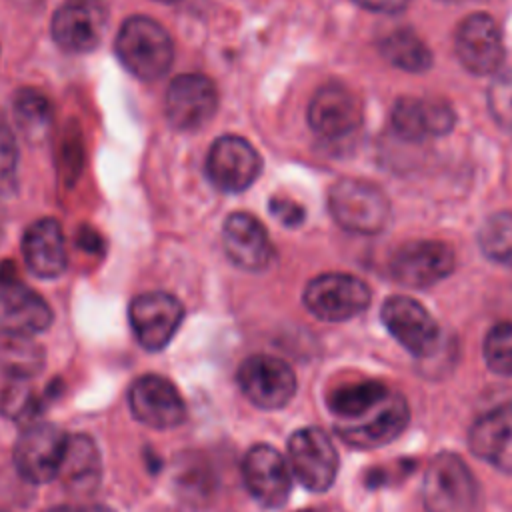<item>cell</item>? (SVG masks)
I'll use <instances>...</instances> for the list:
<instances>
[{
    "mask_svg": "<svg viewBox=\"0 0 512 512\" xmlns=\"http://www.w3.org/2000/svg\"><path fill=\"white\" fill-rule=\"evenodd\" d=\"M128 320L138 344L150 352H158L178 332L184 320V306L168 292H144L132 298Z\"/></svg>",
    "mask_w": 512,
    "mask_h": 512,
    "instance_id": "9",
    "label": "cell"
},
{
    "mask_svg": "<svg viewBox=\"0 0 512 512\" xmlns=\"http://www.w3.org/2000/svg\"><path fill=\"white\" fill-rule=\"evenodd\" d=\"M108 28L106 0H64L52 16L50 32L70 54L92 52Z\"/></svg>",
    "mask_w": 512,
    "mask_h": 512,
    "instance_id": "8",
    "label": "cell"
},
{
    "mask_svg": "<svg viewBox=\"0 0 512 512\" xmlns=\"http://www.w3.org/2000/svg\"><path fill=\"white\" fill-rule=\"evenodd\" d=\"M22 256L28 270L38 278H58L68 266V248L62 226L54 218L32 222L22 236Z\"/></svg>",
    "mask_w": 512,
    "mask_h": 512,
    "instance_id": "20",
    "label": "cell"
},
{
    "mask_svg": "<svg viewBox=\"0 0 512 512\" xmlns=\"http://www.w3.org/2000/svg\"><path fill=\"white\" fill-rule=\"evenodd\" d=\"M392 128L406 140L446 134L454 126V112L446 102L402 96L392 108Z\"/></svg>",
    "mask_w": 512,
    "mask_h": 512,
    "instance_id": "22",
    "label": "cell"
},
{
    "mask_svg": "<svg viewBox=\"0 0 512 512\" xmlns=\"http://www.w3.org/2000/svg\"><path fill=\"white\" fill-rule=\"evenodd\" d=\"M114 50L120 64L140 80L162 78L174 60L170 34L150 16L126 18L116 34Z\"/></svg>",
    "mask_w": 512,
    "mask_h": 512,
    "instance_id": "1",
    "label": "cell"
},
{
    "mask_svg": "<svg viewBox=\"0 0 512 512\" xmlns=\"http://www.w3.org/2000/svg\"><path fill=\"white\" fill-rule=\"evenodd\" d=\"M328 208L344 230L356 234L380 232L390 216V204L384 192L356 178H342L330 188Z\"/></svg>",
    "mask_w": 512,
    "mask_h": 512,
    "instance_id": "3",
    "label": "cell"
},
{
    "mask_svg": "<svg viewBox=\"0 0 512 512\" xmlns=\"http://www.w3.org/2000/svg\"><path fill=\"white\" fill-rule=\"evenodd\" d=\"M76 242H78V246H80L82 250L92 252V254H96V252H102V250H104V240H102V238H100V234H98L94 228H90V226H82V228H78Z\"/></svg>",
    "mask_w": 512,
    "mask_h": 512,
    "instance_id": "35",
    "label": "cell"
},
{
    "mask_svg": "<svg viewBox=\"0 0 512 512\" xmlns=\"http://www.w3.org/2000/svg\"><path fill=\"white\" fill-rule=\"evenodd\" d=\"M242 476L252 498L266 508L286 504L292 490V476L286 460L268 444L252 446L242 462Z\"/></svg>",
    "mask_w": 512,
    "mask_h": 512,
    "instance_id": "18",
    "label": "cell"
},
{
    "mask_svg": "<svg viewBox=\"0 0 512 512\" xmlns=\"http://www.w3.org/2000/svg\"><path fill=\"white\" fill-rule=\"evenodd\" d=\"M308 122L320 136H346L360 124V104L356 96L344 86H322L310 100Z\"/></svg>",
    "mask_w": 512,
    "mask_h": 512,
    "instance_id": "21",
    "label": "cell"
},
{
    "mask_svg": "<svg viewBox=\"0 0 512 512\" xmlns=\"http://www.w3.org/2000/svg\"><path fill=\"white\" fill-rule=\"evenodd\" d=\"M456 266L454 252L438 240H412L402 244L390 258V274L396 282L412 288H424L452 274Z\"/></svg>",
    "mask_w": 512,
    "mask_h": 512,
    "instance_id": "12",
    "label": "cell"
},
{
    "mask_svg": "<svg viewBox=\"0 0 512 512\" xmlns=\"http://www.w3.org/2000/svg\"><path fill=\"white\" fill-rule=\"evenodd\" d=\"M0 236H2V208H0Z\"/></svg>",
    "mask_w": 512,
    "mask_h": 512,
    "instance_id": "39",
    "label": "cell"
},
{
    "mask_svg": "<svg viewBox=\"0 0 512 512\" xmlns=\"http://www.w3.org/2000/svg\"><path fill=\"white\" fill-rule=\"evenodd\" d=\"M238 386L242 394L258 408L276 410L286 406L296 392V376L292 368L268 354H254L238 368Z\"/></svg>",
    "mask_w": 512,
    "mask_h": 512,
    "instance_id": "11",
    "label": "cell"
},
{
    "mask_svg": "<svg viewBox=\"0 0 512 512\" xmlns=\"http://www.w3.org/2000/svg\"><path fill=\"white\" fill-rule=\"evenodd\" d=\"M44 512H112L104 506H96V504H60V506H52Z\"/></svg>",
    "mask_w": 512,
    "mask_h": 512,
    "instance_id": "37",
    "label": "cell"
},
{
    "mask_svg": "<svg viewBox=\"0 0 512 512\" xmlns=\"http://www.w3.org/2000/svg\"><path fill=\"white\" fill-rule=\"evenodd\" d=\"M262 170V160L254 146L240 136H220L206 156L210 182L224 192L246 190Z\"/></svg>",
    "mask_w": 512,
    "mask_h": 512,
    "instance_id": "15",
    "label": "cell"
},
{
    "mask_svg": "<svg viewBox=\"0 0 512 512\" xmlns=\"http://www.w3.org/2000/svg\"><path fill=\"white\" fill-rule=\"evenodd\" d=\"M270 212L286 226H298L304 220V208L288 198H272Z\"/></svg>",
    "mask_w": 512,
    "mask_h": 512,
    "instance_id": "34",
    "label": "cell"
},
{
    "mask_svg": "<svg viewBox=\"0 0 512 512\" xmlns=\"http://www.w3.org/2000/svg\"><path fill=\"white\" fill-rule=\"evenodd\" d=\"M386 392L388 388L374 380L344 384L330 392L328 408L334 414V420H346L364 412L368 406L380 400Z\"/></svg>",
    "mask_w": 512,
    "mask_h": 512,
    "instance_id": "28",
    "label": "cell"
},
{
    "mask_svg": "<svg viewBox=\"0 0 512 512\" xmlns=\"http://www.w3.org/2000/svg\"><path fill=\"white\" fill-rule=\"evenodd\" d=\"M304 304L320 320L342 322L368 308L370 288L352 274L330 272L308 282Z\"/></svg>",
    "mask_w": 512,
    "mask_h": 512,
    "instance_id": "7",
    "label": "cell"
},
{
    "mask_svg": "<svg viewBox=\"0 0 512 512\" xmlns=\"http://www.w3.org/2000/svg\"><path fill=\"white\" fill-rule=\"evenodd\" d=\"M156 2H164V4H174V2H178V0H156Z\"/></svg>",
    "mask_w": 512,
    "mask_h": 512,
    "instance_id": "38",
    "label": "cell"
},
{
    "mask_svg": "<svg viewBox=\"0 0 512 512\" xmlns=\"http://www.w3.org/2000/svg\"><path fill=\"white\" fill-rule=\"evenodd\" d=\"M12 116L16 128L30 144H40L48 138L54 110L46 94L36 88H20L12 98Z\"/></svg>",
    "mask_w": 512,
    "mask_h": 512,
    "instance_id": "25",
    "label": "cell"
},
{
    "mask_svg": "<svg viewBox=\"0 0 512 512\" xmlns=\"http://www.w3.org/2000/svg\"><path fill=\"white\" fill-rule=\"evenodd\" d=\"M354 2L374 12H398L408 4V0H354Z\"/></svg>",
    "mask_w": 512,
    "mask_h": 512,
    "instance_id": "36",
    "label": "cell"
},
{
    "mask_svg": "<svg viewBox=\"0 0 512 512\" xmlns=\"http://www.w3.org/2000/svg\"><path fill=\"white\" fill-rule=\"evenodd\" d=\"M68 434L48 422L28 424L14 442L16 472L32 482L46 484L58 478Z\"/></svg>",
    "mask_w": 512,
    "mask_h": 512,
    "instance_id": "5",
    "label": "cell"
},
{
    "mask_svg": "<svg viewBox=\"0 0 512 512\" xmlns=\"http://www.w3.org/2000/svg\"><path fill=\"white\" fill-rule=\"evenodd\" d=\"M384 58L406 72H424L432 64V54L426 42L410 28H400L388 34L382 42Z\"/></svg>",
    "mask_w": 512,
    "mask_h": 512,
    "instance_id": "27",
    "label": "cell"
},
{
    "mask_svg": "<svg viewBox=\"0 0 512 512\" xmlns=\"http://www.w3.org/2000/svg\"><path fill=\"white\" fill-rule=\"evenodd\" d=\"M380 318L394 340L414 356H428L438 348L440 328L432 314L408 296H392L382 304Z\"/></svg>",
    "mask_w": 512,
    "mask_h": 512,
    "instance_id": "13",
    "label": "cell"
},
{
    "mask_svg": "<svg viewBox=\"0 0 512 512\" xmlns=\"http://www.w3.org/2000/svg\"><path fill=\"white\" fill-rule=\"evenodd\" d=\"M58 478L74 492H90L100 480V452L86 434H68Z\"/></svg>",
    "mask_w": 512,
    "mask_h": 512,
    "instance_id": "24",
    "label": "cell"
},
{
    "mask_svg": "<svg viewBox=\"0 0 512 512\" xmlns=\"http://www.w3.org/2000/svg\"><path fill=\"white\" fill-rule=\"evenodd\" d=\"M468 444L480 460L512 474V406H498L480 416L470 428Z\"/></svg>",
    "mask_w": 512,
    "mask_h": 512,
    "instance_id": "23",
    "label": "cell"
},
{
    "mask_svg": "<svg viewBox=\"0 0 512 512\" xmlns=\"http://www.w3.org/2000/svg\"><path fill=\"white\" fill-rule=\"evenodd\" d=\"M488 104L498 124L512 132V70L496 76L488 92Z\"/></svg>",
    "mask_w": 512,
    "mask_h": 512,
    "instance_id": "33",
    "label": "cell"
},
{
    "mask_svg": "<svg viewBox=\"0 0 512 512\" xmlns=\"http://www.w3.org/2000/svg\"><path fill=\"white\" fill-rule=\"evenodd\" d=\"M164 102L166 118L174 128L196 130L214 116L218 92L204 74H180L168 84Z\"/></svg>",
    "mask_w": 512,
    "mask_h": 512,
    "instance_id": "16",
    "label": "cell"
},
{
    "mask_svg": "<svg viewBox=\"0 0 512 512\" xmlns=\"http://www.w3.org/2000/svg\"><path fill=\"white\" fill-rule=\"evenodd\" d=\"M50 304L30 286H26L12 262L0 266V328L14 334H38L52 324Z\"/></svg>",
    "mask_w": 512,
    "mask_h": 512,
    "instance_id": "6",
    "label": "cell"
},
{
    "mask_svg": "<svg viewBox=\"0 0 512 512\" xmlns=\"http://www.w3.org/2000/svg\"><path fill=\"white\" fill-rule=\"evenodd\" d=\"M290 468L300 484L312 492H324L334 484L338 452L322 428L296 430L288 440Z\"/></svg>",
    "mask_w": 512,
    "mask_h": 512,
    "instance_id": "10",
    "label": "cell"
},
{
    "mask_svg": "<svg viewBox=\"0 0 512 512\" xmlns=\"http://www.w3.org/2000/svg\"><path fill=\"white\" fill-rule=\"evenodd\" d=\"M128 406L138 422L156 430L176 428L186 418V404L178 388L158 374H144L134 380Z\"/></svg>",
    "mask_w": 512,
    "mask_h": 512,
    "instance_id": "14",
    "label": "cell"
},
{
    "mask_svg": "<svg viewBox=\"0 0 512 512\" xmlns=\"http://www.w3.org/2000/svg\"><path fill=\"white\" fill-rule=\"evenodd\" d=\"M478 484L464 464L452 452L436 454L422 482V502L426 512H474Z\"/></svg>",
    "mask_w": 512,
    "mask_h": 512,
    "instance_id": "2",
    "label": "cell"
},
{
    "mask_svg": "<svg viewBox=\"0 0 512 512\" xmlns=\"http://www.w3.org/2000/svg\"><path fill=\"white\" fill-rule=\"evenodd\" d=\"M454 46L462 66L476 76L496 72L504 58L500 26L482 12L470 14L458 24Z\"/></svg>",
    "mask_w": 512,
    "mask_h": 512,
    "instance_id": "17",
    "label": "cell"
},
{
    "mask_svg": "<svg viewBox=\"0 0 512 512\" xmlns=\"http://www.w3.org/2000/svg\"><path fill=\"white\" fill-rule=\"evenodd\" d=\"M408 420L410 408L406 398L388 388V392L364 412L346 420H334V428L338 436L352 448L370 450L400 436Z\"/></svg>",
    "mask_w": 512,
    "mask_h": 512,
    "instance_id": "4",
    "label": "cell"
},
{
    "mask_svg": "<svg viewBox=\"0 0 512 512\" xmlns=\"http://www.w3.org/2000/svg\"><path fill=\"white\" fill-rule=\"evenodd\" d=\"M0 512H4V510H0Z\"/></svg>",
    "mask_w": 512,
    "mask_h": 512,
    "instance_id": "41",
    "label": "cell"
},
{
    "mask_svg": "<svg viewBox=\"0 0 512 512\" xmlns=\"http://www.w3.org/2000/svg\"><path fill=\"white\" fill-rule=\"evenodd\" d=\"M18 144L14 132L0 122V196H12L18 184Z\"/></svg>",
    "mask_w": 512,
    "mask_h": 512,
    "instance_id": "32",
    "label": "cell"
},
{
    "mask_svg": "<svg viewBox=\"0 0 512 512\" xmlns=\"http://www.w3.org/2000/svg\"><path fill=\"white\" fill-rule=\"evenodd\" d=\"M44 366V350L26 334L0 332V368L14 380H28Z\"/></svg>",
    "mask_w": 512,
    "mask_h": 512,
    "instance_id": "26",
    "label": "cell"
},
{
    "mask_svg": "<svg viewBox=\"0 0 512 512\" xmlns=\"http://www.w3.org/2000/svg\"><path fill=\"white\" fill-rule=\"evenodd\" d=\"M222 242L230 262L244 270H264L274 254L266 228L246 212H234L226 218Z\"/></svg>",
    "mask_w": 512,
    "mask_h": 512,
    "instance_id": "19",
    "label": "cell"
},
{
    "mask_svg": "<svg viewBox=\"0 0 512 512\" xmlns=\"http://www.w3.org/2000/svg\"><path fill=\"white\" fill-rule=\"evenodd\" d=\"M484 360L492 372L512 376V322H500L486 334Z\"/></svg>",
    "mask_w": 512,
    "mask_h": 512,
    "instance_id": "31",
    "label": "cell"
},
{
    "mask_svg": "<svg viewBox=\"0 0 512 512\" xmlns=\"http://www.w3.org/2000/svg\"><path fill=\"white\" fill-rule=\"evenodd\" d=\"M448 2H456V0H448Z\"/></svg>",
    "mask_w": 512,
    "mask_h": 512,
    "instance_id": "40",
    "label": "cell"
},
{
    "mask_svg": "<svg viewBox=\"0 0 512 512\" xmlns=\"http://www.w3.org/2000/svg\"><path fill=\"white\" fill-rule=\"evenodd\" d=\"M482 252L504 266H512V212L490 216L478 234Z\"/></svg>",
    "mask_w": 512,
    "mask_h": 512,
    "instance_id": "29",
    "label": "cell"
},
{
    "mask_svg": "<svg viewBox=\"0 0 512 512\" xmlns=\"http://www.w3.org/2000/svg\"><path fill=\"white\" fill-rule=\"evenodd\" d=\"M40 396L26 384V380H14L0 398V412L14 422H30L40 412Z\"/></svg>",
    "mask_w": 512,
    "mask_h": 512,
    "instance_id": "30",
    "label": "cell"
}]
</instances>
